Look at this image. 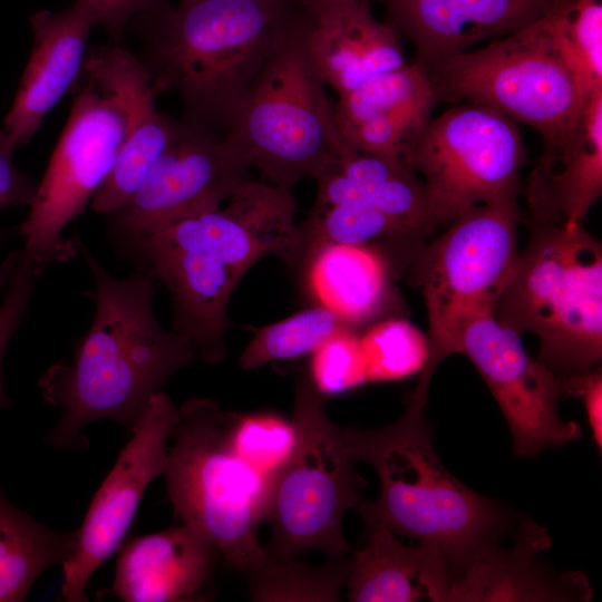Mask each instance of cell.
<instances>
[{
  "label": "cell",
  "mask_w": 602,
  "mask_h": 602,
  "mask_svg": "<svg viewBox=\"0 0 602 602\" xmlns=\"http://www.w3.org/2000/svg\"><path fill=\"white\" fill-rule=\"evenodd\" d=\"M292 190L266 181L242 184L223 207L181 219L143 236L125 251L169 293L172 329L187 338L200 359L225 356L227 310L247 271L274 255L300 266L303 237Z\"/></svg>",
  "instance_id": "cell-1"
},
{
  "label": "cell",
  "mask_w": 602,
  "mask_h": 602,
  "mask_svg": "<svg viewBox=\"0 0 602 602\" xmlns=\"http://www.w3.org/2000/svg\"><path fill=\"white\" fill-rule=\"evenodd\" d=\"M94 280L84 294L95 313L72 358L49 367L39 379L43 399L62 410L48 436L57 447L77 446L80 430L99 419L130 430L149 399L181 369L198 359L193 343L155 317V282L136 271L110 274L76 235L72 240Z\"/></svg>",
  "instance_id": "cell-2"
},
{
  "label": "cell",
  "mask_w": 602,
  "mask_h": 602,
  "mask_svg": "<svg viewBox=\"0 0 602 602\" xmlns=\"http://www.w3.org/2000/svg\"><path fill=\"white\" fill-rule=\"evenodd\" d=\"M310 17L298 0H179L140 17V60L157 95H179L184 123L224 138L260 69Z\"/></svg>",
  "instance_id": "cell-3"
},
{
  "label": "cell",
  "mask_w": 602,
  "mask_h": 602,
  "mask_svg": "<svg viewBox=\"0 0 602 602\" xmlns=\"http://www.w3.org/2000/svg\"><path fill=\"white\" fill-rule=\"evenodd\" d=\"M427 392L417 385L402 416L389 426L341 430L352 460L371 465L380 482L378 498L361 499L357 507L363 521L383 524L431 550L452 575L495 546L506 516L439 460L425 416Z\"/></svg>",
  "instance_id": "cell-4"
},
{
  "label": "cell",
  "mask_w": 602,
  "mask_h": 602,
  "mask_svg": "<svg viewBox=\"0 0 602 602\" xmlns=\"http://www.w3.org/2000/svg\"><path fill=\"white\" fill-rule=\"evenodd\" d=\"M70 90V115L19 227L22 250L41 271L77 254L64 230L90 203L157 95L142 60L119 46L87 51Z\"/></svg>",
  "instance_id": "cell-5"
},
{
  "label": "cell",
  "mask_w": 602,
  "mask_h": 602,
  "mask_svg": "<svg viewBox=\"0 0 602 602\" xmlns=\"http://www.w3.org/2000/svg\"><path fill=\"white\" fill-rule=\"evenodd\" d=\"M494 317L540 340L538 361L559 378L602 357V249L582 225H535Z\"/></svg>",
  "instance_id": "cell-6"
},
{
  "label": "cell",
  "mask_w": 602,
  "mask_h": 602,
  "mask_svg": "<svg viewBox=\"0 0 602 602\" xmlns=\"http://www.w3.org/2000/svg\"><path fill=\"white\" fill-rule=\"evenodd\" d=\"M311 17L272 52L242 98L225 140L264 181L287 188L355 149L341 134L309 50Z\"/></svg>",
  "instance_id": "cell-7"
},
{
  "label": "cell",
  "mask_w": 602,
  "mask_h": 602,
  "mask_svg": "<svg viewBox=\"0 0 602 602\" xmlns=\"http://www.w3.org/2000/svg\"><path fill=\"white\" fill-rule=\"evenodd\" d=\"M226 423L214 401H184L163 475L175 515L210 538L227 567L245 574L266 556L259 528L272 483L233 453Z\"/></svg>",
  "instance_id": "cell-8"
},
{
  "label": "cell",
  "mask_w": 602,
  "mask_h": 602,
  "mask_svg": "<svg viewBox=\"0 0 602 602\" xmlns=\"http://www.w3.org/2000/svg\"><path fill=\"white\" fill-rule=\"evenodd\" d=\"M437 101L465 100L531 126L543 151L577 127L589 94L556 45L543 16L479 49L423 68Z\"/></svg>",
  "instance_id": "cell-9"
},
{
  "label": "cell",
  "mask_w": 602,
  "mask_h": 602,
  "mask_svg": "<svg viewBox=\"0 0 602 602\" xmlns=\"http://www.w3.org/2000/svg\"><path fill=\"white\" fill-rule=\"evenodd\" d=\"M293 453L272 484L264 521L271 538L266 551L295 557L319 550L330 559L346 556L342 531L348 509L358 507L368 483L355 469L342 436L326 412L309 372L295 376Z\"/></svg>",
  "instance_id": "cell-10"
},
{
  "label": "cell",
  "mask_w": 602,
  "mask_h": 602,
  "mask_svg": "<svg viewBox=\"0 0 602 602\" xmlns=\"http://www.w3.org/2000/svg\"><path fill=\"white\" fill-rule=\"evenodd\" d=\"M517 201L479 205L447 224L416 264L428 317L429 357L420 378L457 353L463 327L493 313L517 262Z\"/></svg>",
  "instance_id": "cell-11"
},
{
  "label": "cell",
  "mask_w": 602,
  "mask_h": 602,
  "mask_svg": "<svg viewBox=\"0 0 602 602\" xmlns=\"http://www.w3.org/2000/svg\"><path fill=\"white\" fill-rule=\"evenodd\" d=\"M525 157L516 122L466 103L425 124L407 163L424 184L435 230L475 206L517 201Z\"/></svg>",
  "instance_id": "cell-12"
},
{
  "label": "cell",
  "mask_w": 602,
  "mask_h": 602,
  "mask_svg": "<svg viewBox=\"0 0 602 602\" xmlns=\"http://www.w3.org/2000/svg\"><path fill=\"white\" fill-rule=\"evenodd\" d=\"M251 161L225 138L182 119L157 162L129 200L106 215L122 251L184 217L221 207L251 179Z\"/></svg>",
  "instance_id": "cell-13"
},
{
  "label": "cell",
  "mask_w": 602,
  "mask_h": 602,
  "mask_svg": "<svg viewBox=\"0 0 602 602\" xmlns=\"http://www.w3.org/2000/svg\"><path fill=\"white\" fill-rule=\"evenodd\" d=\"M177 417L178 408L164 391L149 399L75 531L74 551L62 564L66 601H87L90 576L119 548L145 491L164 473Z\"/></svg>",
  "instance_id": "cell-14"
},
{
  "label": "cell",
  "mask_w": 602,
  "mask_h": 602,
  "mask_svg": "<svg viewBox=\"0 0 602 602\" xmlns=\"http://www.w3.org/2000/svg\"><path fill=\"white\" fill-rule=\"evenodd\" d=\"M457 353L469 358L497 401L517 456H536L544 448L581 438L580 426L559 416V376L532 358L521 336L493 313L477 315L463 327Z\"/></svg>",
  "instance_id": "cell-15"
},
{
  "label": "cell",
  "mask_w": 602,
  "mask_h": 602,
  "mask_svg": "<svg viewBox=\"0 0 602 602\" xmlns=\"http://www.w3.org/2000/svg\"><path fill=\"white\" fill-rule=\"evenodd\" d=\"M31 51L2 130L16 146H26L47 114L77 80L87 55L96 12L80 1L52 12L40 10L29 18Z\"/></svg>",
  "instance_id": "cell-16"
},
{
  "label": "cell",
  "mask_w": 602,
  "mask_h": 602,
  "mask_svg": "<svg viewBox=\"0 0 602 602\" xmlns=\"http://www.w3.org/2000/svg\"><path fill=\"white\" fill-rule=\"evenodd\" d=\"M389 23L411 41L425 68L485 39L513 33L557 0H380Z\"/></svg>",
  "instance_id": "cell-17"
},
{
  "label": "cell",
  "mask_w": 602,
  "mask_h": 602,
  "mask_svg": "<svg viewBox=\"0 0 602 602\" xmlns=\"http://www.w3.org/2000/svg\"><path fill=\"white\" fill-rule=\"evenodd\" d=\"M219 555L210 538L185 523L134 537L119 548L113 592L126 602L202 600Z\"/></svg>",
  "instance_id": "cell-18"
},
{
  "label": "cell",
  "mask_w": 602,
  "mask_h": 602,
  "mask_svg": "<svg viewBox=\"0 0 602 602\" xmlns=\"http://www.w3.org/2000/svg\"><path fill=\"white\" fill-rule=\"evenodd\" d=\"M602 194V88L589 98L573 134L542 151L526 200L535 225H582Z\"/></svg>",
  "instance_id": "cell-19"
},
{
  "label": "cell",
  "mask_w": 602,
  "mask_h": 602,
  "mask_svg": "<svg viewBox=\"0 0 602 602\" xmlns=\"http://www.w3.org/2000/svg\"><path fill=\"white\" fill-rule=\"evenodd\" d=\"M550 537L538 525L527 522L514 548L494 547L455 572L445 601H551L590 595L580 573L547 577L534 559L548 548Z\"/></svg>",
  "instance_id": "cell-20"
},
{
  "label": "cell",
  "mask_w": 602,
  "mask_h": 602,
  "mask_svg": "<svg viewBox=\"0 0 602 602\" xmlns=\"http://www.w3.org/2000/svg\"><path fill=\"white\" fill-rule=\"evenodd\" d=\"M309 50L324 84L339 95L366 78L406 65L398 32L378 21L370 2L312 16Z\"/></svg>",
  "instance_id": "cell-21"
},
{
  "label": "cell",
  "mask_w": 602,
  "mask_h": 602,
  "mask_svg": "<svg viewBox=\"0 0 602 602\" xmlns=\"http://www.w3.org/2000/svg\"><path fill=\"white\" fill-rule=\"evenodd\" d=\"M300 265L318 304L350 329L379 321L395 301L391 263L377 249L317 243L304 249Z\"/></svg>",
  "instance_id": "cell-22"
},
{
  "label": "cell",
  "mask_w": 602,
  "mask_h": 602,
  "mask_svg": "<svg viewBox=\"0 0 602 602\" xmlns=\"http://www.w3.org/2000/svg\"><path fill=\"white\" fill-rule=\"evenodd\" d=\"M367 541L355 551L346 582L352 602L445 601L449 569L431 550L400 542L387 526L365 522Z\"/></svg>",
  "instance_id": "cell-23"
},
{
  "label": "cell",
  "mask_w": 602,
  "mask_h": 602,
  "mask_svg": "<svg viewBox=\"0 0 602 602\" xmlns=\"http://www.w3.org/2000/svg\"><path fill=\"white\" fill-rule=\"evenodd\" d=\"M314 206L341 202L369 205L405 227L419 242L434 231L419 176L402 162L353 149L314 177Z\"/></svg>",
  "instance_id": "cell-24"
},
{
  "label": "cell",
  "mask_w": 602,
  "mask_h": 602,
  "mask_svg": "<svg viewBox=\"0 0 602 602\" xmlns=\"http://www.w3.org/2000/svg\"><path fill=\"white\" fill-rule=\"evenodd\" d=\"M75 536L40 524L0 491V602L23 601L46 570L69 559Z\"/></svg>",
  "instance_id": "cell-25"
},
{
  "label": "cell",
  "mask_w": 602,
  "mask_h": 602,
  "mask_svg": "<svg viewBox=\"0 0 602 602\" xmlns=\"http://www.w3.org/2000/svg\"><path fill=\"white\" fill-rule=\"evenodd\" d=\"M178 120L161 113L149 101L124 142L111 171L94 194V212L109 215L133 195L147 172L168 146Z\"/></svg>",
  "instance_id": "cell-26"
},
{
  "label": "cell",
  "mask_w": 602,
  "mask_h": 602,
  "mask_svg": "<svg viewBox=\"0 0 602 602\" xmlns=\"http://www.w3.org/2000/svg\"><path fill=\"white\" fill-rule=\"evenodd\" d=\"M266 548V547H265ZM351 557L330 559L313 566L294 557L264 561L245 573L250 599L256 602H336L349 575Z\"/></svg>",
  "instance_id": "cell-27"
},
{
  "label": "cell",
  "mask_w": 602,
  "mask_h": 602,
  "mask_svg": "<svg viewBox=\"0 0 602 602\" xmlns=\"http://www.w3.org/2000/svg\"><path fill=\"white\" fill-rule=\"evenodd\" d=\"M303 251L317 243L366 245L379 250L390 261L392 252L419 242L382 212L357 202L313 206L300 224Z\"/></svg>",
  "instance_id": "cell-28"
},
{
  "label": "cell",
  "mask_w": 602,
  "mask_h": 602,
  "mask_svg": "<svg viewBox=\"0 0 602 602\" xmlns=\"http://www.w3.org/2000/svg\"><path fill=\"white\" fill-rule=\"evenodd\" d=\"M333 115L340 132L376 115L410 109H433L431 84L416 62L375 74L339 95Z\"/></svg>",
  "instance_id": "cell-29"
},
{
  "label": "cell",
  "mask_w": 602,
  "mask_h": 602,
  "mask_svg": "<svg viewBox=\"0 0 602 602\" xmlns=\"http://www.w3.org/2000/svg\"><path fill=\"white\" fill-rule=\"evenodd\" d=\"M543 18L583 88H602V0H557Z\"/></svg>",
  "instance_id": "cell-30"
},
{
  "label": "cell",
  "mask_w": 602,
  "mask_h": 602,
  "mask_svg": "<svg viewBox=\"0 0 602 602\" xmlns=\"http://www.w3.org/2000/svg\"><path fill=\"white\" fill-rule=\"evenodd\" d=\"M344 328L348 327L333 311L317 304L275 323L254 329L253 338L242 351L239 363L250 370L272 361L312 355Z\"/></svg>",
  "instance_id": "cell-31"
},
{
  "label": "cell",
  "mask_w": 602,
  "mask_h": 602,
  "mask_svg": "<svg viewBox=\"0 0 602 602\" xmlns=\"http://www.w3.org/2000/svg\"><path fill=\"white\" fill-rule=\"evenodd\" d=\"M226 436L233 453L272 484L297 440L293 420L271 411L227 412Z\"/></svg>",
  "instance_id": "cell-32"
},
{
  "label": "cell",
  "mask_w": 602,
  "mask_h": 602,
  "mask_svg": "<svg viewBox=\"0 0 602 602\" xmlns=\"http://www.w3.org/2000/svg\"><path fill=\"white\" fill-rule=\"evenodd\" d=\"M368 381H392L420 372L429 357L427 336L406 319L375 322L360 336Z\"/></svg>",
  "instance_id": "cell-33"
},
{
  "label": "cell",
  "mask_w": 602,
  "mask_h": 602,
  "mask_svg": "<svg viewBox=\"0 0 602 602\" xmlns=\"http://www.w3.org/2000/svg\"><path fill=\"white\" fill-rule=\"evenodd\" d=\"M433 109L376 115L341 132L357 151L407 163L411 146Z\"/></svg>",
  "instance_id": "cell-34"
},
{
  "label": "cell",
  "mask_w": 602,
  "mask_h": 602,
  "mask_svg": "<svg viewBox=\"0 0 602 602\" xmlns=\"http://www.w3.org/2000/svg\"><path fill=\"white\" fill-rule=\"evenodd\" d=\"M309 375L321 395H337L366 381L367 368L357 330L344 328L313 353Z\"/></svg>",
  "instance_id": "cell-35"
},
{
  "label": "cell",
  "mask_w": 602,
  "mask_h": 602,
  "mask_svg": "<svg viewBox=\"0 0 602 602\" xmlns=\"http://www.w3.org/2000/svg\"><path fill=\"white\" fill-rule=\"evenodd\" d=\"M7 274V290L0 304V408L8 407L2 365L8 346L28 312L30 300L41 270L23 252H13L3 264Z\"/></svg>",
  "instance_id": "cell-36"
},
{
  "label": "cell",
  "mask_w": 602,
  "mask_h": 602,
  "mask_svg": "<svg viewBox=\"0 0 602 602\" xmlns=\"http://www.w3.org/2000/svg\"><path fill=\"white\" fill-rule=\"evenodd\" d=\"M91 8L99 18V25L116 39L122 37L126 26L138 16L154 14L171 4L167 0H76Z\"/></svg>",
  "instance_id": "cell-37"
},
{
  "label": "cell",
  "mask_w": 602,
  "mask_h": 602,
  "mask_svg": "<svg viewBox=\"0 0 602 602\" xmlns=\"http://www.w3.org/2000/svg\"><path fill=\"white\" fill-rule=\"evenodd\" d=\"M16 146L0 129V210L8 206L30 205L37 184L14 164Z\"/></svg>",
  "instance_id": "cell-38"
},
{
  "label": "cell",
  "mask_w": 602,
  "mask_h": 602,
  "mask_svg": "<svg viewBox=\"0 0 602 602\" xmlns=\"http://www.w3.org/2000/svg\"><path fill=\"white\" fill-rule=\"evenodd\" d=\"M562 392L582 399L588 423L596 446L602 448V371L596 366L588 371L561 377Z\"/></svg>",
  "instance_id": "cell-39"
},
{
  "label": "cell",
  "mask_w": 602,
  "mask_h": 602,
  "mask_svg": "<svg viewBox=\"0 0 602 602\" xmlns=\"http://www.w3.org/2000/svg\"><path fill=\"white\" fill-rule=\"evenodd\" d=\"M301 4H303L312 16H317L320 13L328 12L330 10H334L341 7L355 4V3H362V2H370L371 0H298Z\"/></svg>",
  "instance_id": "cell-40"
},
{
  "label": "cell",
  "mask_w": 602,
  "mask_h": 602,
  "mask_svg": "<svg viewBox=\"0 0 602 602\" xmlns=\"http://www.w3.org/2000/svg\"><path fill=\"white\" fill-rule=\"evenodd\" d=\"M7 282H8L7 271L4 266H0V288H2L3 285H7Z\"/></svg>",
  "instance_id": "cell-41"
}]
</instances>
